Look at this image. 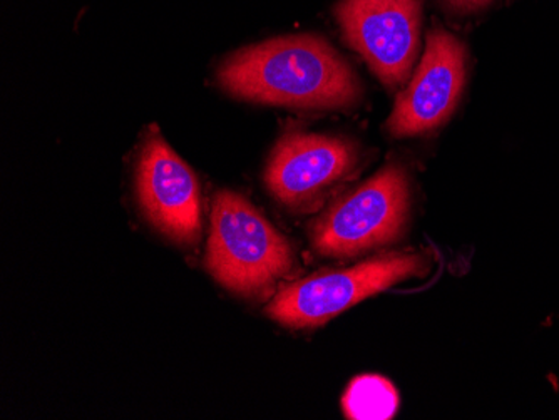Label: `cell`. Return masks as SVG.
<instances>
[{
	"instance_id": "277c9868",
	"label": "cell",
	"mask_w": 559,
	"mask_h": 420,
	"mask_svg": "<svg viewBox=\"0 0 559 420\" xmlns=\"http://www.w3.org/2000/svg\"><path fill=\"white\" fill-rule=\"evenodd\" d=\"M426 268L420 255H388L352 268L313 275L280 291L266 313L285 327H319L397 281L423 275Z\"/></svg>"
},
{
	"instance_id": "5b68a950",
	"label": "cell",
	"mask_w": 559,
	"mask_h": 420,
	"mask_svg": "<svg viewBox=\"0 0 559 420\" xmlns=\"http://www.w3.org/2000/svg\"><path fill=\"white\" fill-rule=\"evenodd\" d=\"M335 19L348 46L389 89L409 80L420 46L423 0H341Z\"/></svg>"
},
{
	"instance_id": "7a4b0ae2",
	"label": "cell",
	"mask_w": 559,
	"mask_h": 420,
	"mask_svg": "<svg viewBox=\"0 0 559 420\" xmlns=\"http://www.w3.org/2000/svg\"><path fill=\"white\" fill-rule=\"evenodd\" d=\"M292 266L290 244L255 206L234 191L216 193L206 268L218 284L241 297H260Z\"/></svg>"
},
{
	"instance_id": "ba28073f",
	"label": "cell",
	"mask_w": 559,
	"mask_h": 420,
	"mask_svg": "<svg viewBox=\"0 0 559 420\" xmlns=\"http://www.w3.org/2000/svg\"><path fill=\"white\" fill-rule=\"evenodd\" d=\"M357 165L347 140L323 134L288 133L276 143L265 169V183L276 202L305 208Z\"/></svg>"
},
{
	"instance_id": "6da1fadb",
	"label": "cell",
	"mask_w": 559,
	"mask_h": 420,
	"mask_svg": "<svg viewBox=\"0 0 559 420\" xmlns=\"http://www.w3.org/2000/svg\"><path fill=\"white\" fill-rule=\"evenodd\" d=\"M218 81L247 101L295 109H344L362 96L350 65L322 37H278L223 62Z\"/></svg>"
},
{
	"instance_id": "8992f818",
	"label": "cell",
	"mask_w": 559,
	"mask_h": 420,
	"mask_svg": "<svg viewBox=\"0 0 559 420\" xmlns=\"http://www.w3.org/2000/svg\"><path fill=\"white\" fill-rule=\"evenodd\" d=\"M466 49L442 27L427 34L426 55L388 121L394 137L419 136L442 127L463 96Z\"/></svg>"
},
{
	"instance_id": "30bf717a",
	"label": "cell",
	"mask_w": 559,
	"mask_h": 420,
	"mask_svg": "<svg viewBox=\"0 0 559 420\" xmlns=\"http://www.w3.org/2000/svg\"><path fill=\"white\" fill-rule=\"evenodd\" d=\"M491 2L492 0H444V4L460 14H474V12L483 11V9L489 8Z\"/></svg>"
},
{
	"instance_id": "3957f363",
	"label": "cell",
	"mask_w": 559,
	"mask_h": 420,
	"mask_svg": "<svg viewBox=\"0 0 559 420\" xmlns=\"http://www.w3.org/2000/svg\"><path fill=\"white\" fill-rule=\"evenodd\" d=\"M409 203L407 172L402 166L389 165L317 221L313 247L335 259L384 247L404 230Z\"/></svg>"
},
{
	"instance_id": "52a82bcc",
	"label": "cell",
	"mask_w": 559,
	"mask_h": 420,
	"mask_svg": "<svg viewBox=\"0 0 559 420\" xmlns=\"http://www.w3.org/2000/svg\"><path fill=\"white\" fill-rule=\"evenodd\" d=\"M136 190L144 215L169 240L193 244L200 238V184L159 133L150 134L141 147Z\"/></svg>"
},
{
	"instance_id": "9c48e42d",
	"label": "cell",
	"mask_w": 559,
	"mask_h": 420,
	"mask_svg": "<svg viewBox=\"0 0 559 420\" xmlns=\"http://www.w3.org/2000/svg\"><path fill=\"white\" fill-rule=\"evenodd\" d=\"M397 403V392L391 382L366 375L352 382L344 397V410L348 419H391Z\"/></svg>"
}]
</instances>
